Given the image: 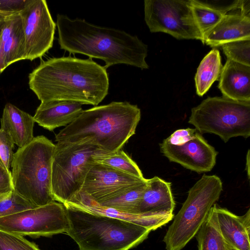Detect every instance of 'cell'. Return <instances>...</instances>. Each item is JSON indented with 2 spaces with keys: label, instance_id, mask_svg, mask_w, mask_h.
Instances as JSON below:
<instances>
[{
  "label": "cell",
  "instance_id": "cell-20",
  "mask_svg": "<svg viewBox=\"0 0 250 250\" xmlns=\"http://www.w3.org/2000/svg\"><path fill=\"white\" fill-rule=\"evenodd\" d=\"M0 123V128L10 136L19 148L27 146L35 137L33 128L35 121L33 116L12 104H5Z\"/></svg>",
  "mask_w": 250,
  "mask_h": 250
},
{
  "label": "cell",
  "instance_id": "cell-36",
  "mask_svg": "<svg viewBox=\"0 0 250 250\" xmlns=\"http://www.w3.org/2000/svg\"><path fill=\"white\" fill-rule=\"evenodd\" d=\"M246 170H247L248 178H250V150H249L246 156Z\"/></svg>",
  "mask_w": 250,
  "mask_h": 250
},
{
  "label": "cell",
  "instance_id": "cell-17",
  "mask_svg": "<svg viewBox=\"0 0 250 250\" xmlns=\"http://www.w3.org/2000/svg\"><path fill=\"white\" fill-rule=\"evenodd\" d=\"M220 233L226 243L238 250H250V219L248 215L237 216L215 204Z\"/></svg>",
  "mask_w": 250,
  "mask_h": 250
},
{
  "label": "cell",
  "instance_id": "cell-35",
  "mask_svg": "<svg viewBox=\"0 0 250 250\" xmlns=\"http://www.w3.org/2000/svg\"><path fill=\"white\" fill-rule=\"evenodd\" d=\"M14 11L0 10V42L1 33L7 17Z\"/></svg>",
  "mask_w": 250,
  "mask_h": 250
},
{
  "label": "cell",
  "instance_id": "cell-29",
  "mask_svg": "<svg viewBox=\"0 0 250 250\" xmlns=\"http://www.w3.org/2000/svg\"><path fill=\"white\" fill-rule=\"evenodd\" d=\"M0 250H41L24 236L0 229Z\"/></svg>",
  "mask_w": 250,
  "mask_h": 250
},
{
  "label": "cell",
  "instance_id": "cell-16",
  "mask_svg": "<svg viewBox=\"0 0 250 250\" xmlns=\"http://www.w3.org/2000/svg\"><path fill=\"white\" fill-rule=\"evenodd\" d=\"M81 104L65 101L41 102L33 117L35 123L49 131L67 126L83 111Z\"/></svg>",
  "mask_w": 250,
  "mask_h": 250
},
{
  "label": "cell",
  "instance_id": "cell-6",
  "mask_svg": "<svg viewBox=\"0 0 250 250\" xmlns=\"http://www.w3.org/2000/svg\"><path fill=\"white\" fill-rule=\"evenodd\" d=\"M222 190L219 177L206 174L189 189L164 237L167 250H181L196 235Z\"/></svg>",
  "mask_w": 250,
  "mask_h": 250
},
{
  "label": "cell",
  "instance_id": "cell-31",
  "mask_svg": "<svg viewBox=\"0 0 250 250\" xmlns=\"http://www.w3.org/2000/svg\"><path fill=\"white\" fill-rule=\"evenodd\" d=\"M200 3L226 15L230 11L239 9L241 0H197Z\"/></svg>",
  "mask_w": 250,
  "mask_h": 250
},
{
  "label": "cell",
  "instance_id": "cell-25",
  "mask_svg": "<svg viewBox=\"0 0 250 250\" xmlns=\"http://www.w3.org/2000/svg\"><path fill=\"white\" fill-rule=\"evenodd\" d=\"M94 159L98 163L141 179L145 178L137 164L122 150L112 153L102 151L95 155Z\"/></svg>",
  "mask_w": 250,
  "mask_h": 250
},
{
  "label": "cell",
  "instance_id": "cell-7",
  "mask_svg": "<svg viewBox=\"0 0 250 250\" xmlns=\"http://www.w3.org/2000/svg\"><path fill=\"white\" fill-rule=\"evenodd\" d=\"M102 150L88 143L58 142L52 163L51 191L55 201L69 202L81 190L94 156Z\"/></svg>",
  "mask_w": 250,
  "mask_h": 250
},
{
  "label": "cell",
  "instance_id": "cell-5",
  "mask_svg": "<svg viewBox=\"0 0 250 250\" xmlns=\"http://www.w3.org/2000/svg\"><path fill=\"white\" fill-rule=\"evenodd\" d=\"M55 147L41 135L14 153L11 166L13 190L37 207L55 201L51 191Z\"/></svg>",
  "mask_w": 250,
  "mask_h": 250
},
{
  "label": "cell",
  "instance_id": "cell-14",
  "mask_svg": "<svg viewBox=\"0 0 250 250\" xmlns=\"http://www.w3.org/2000/svg\"><path fill=\"white\" fill-rule=\"evenodd\" d=\"M26 60L25 41L19 11L6 20L0 42V74L11 64Z\"/></svg>",
  "mask_w": 250,
  "mask_h": 250
},
{
  "label": "cell",
  "instance_id": "cell-37",
  "mask_svg": "<svg viewBox=\"0 0 250 250\" xmlns=\"http://www.w3.org/2000/svg\"><path fill=\"white\" fill-rule=\"evenodd\" d=\"M226 245L228 250H238L227 243H226Z\"/></svg>",
  "mask_w": 250,
  "mask_h": 250
},
{
  "label": "cell",
  "instance_id": "cell-30",
  "mask_svg": "<svg viewBox=\"0 0 250 250\" xmlns=\"http://www.w3.org/2000/svg\"><path fill=\"white\" fill-rule=\"evenodd\" d=\"M14 144L10 136L0 128V162L8 170L11 166Z\"/></svg>",
  "mask_w": 250,
  "mask_h": 250
},
{
  "label": "cell",
  "instance_id": "cell-22",
  "mask_svg": "<svg viewBox=\"0 0 250 250\" xmlns=\"http://www.w3.org/2000/svg\"><path fill=\"white\" fill-rule=\"evenodd\" d=\"M222 68L220 52L213 48L202 59L197 69L194 80L198 96H203L215 81H219Z\"/></svg>",
  "mask_w": 250,
  "mask_h": 250
},
{
  "label": "cell",
  "instance_id": "cell-24",
  "mask_svg": "<svg viewBox=\"0 0 250 250\" xmlns=\"http://www.w3.org/2000/svg\"><path fill=\"white\" fill-rule=\"evenodd\" d=\"M147 180L115 198L100 204H96L101 207L122 212L139 214L138 208L146 187Z\"/></svg>",
  "mask_w": 250,
  "mask_h": 250
},
{
  "label": "cell",
  "instance_id": "cell-33",
  "mask_svg": "<svg viewBox=\"0 0 250 250\" xmlns=\"http://www.w3.org/2000/svg\"><path fill=\"white\" fill-rule=\"evenodd\" d=\"M13 190L11 171L0 162V198L7 195Z\"/></svg>",
  "mask_w": 250,
  "mask_h": 250
},
{
  "label": "cell",
  "instance_id": "cell-21",
  "mask_svg": "<svg viewBox=\"0 0 250 250\" xmlns=\"http://www.w3.org/2000/svg\"><path fill=\"white\" fill-rule=\"evenodd\" d=\"M86 210L133 222L154 230L165 225L174 217L173 214H128L101 207L79 192L69 203Z\"/></svg>",
  "mask_w": 250,
  "mask_h": 250
},
{
  "label": "cell",
  "instance_id": "cell-8",
  "mask_svg": "<svg viewBox=\"0 0 250 250\" xmlns=\"http://www.w3.org/2000/svg\"><path fill=\"white\" fill-rule=\"evenodd\" d=\"M188 122L200 134H214L225 143L237 136L247 138L250 136V101L208 97L191 109Z\"/></svg>",
  "mask_w": 250,
  "mask_h": 250
},
{
  "label": "cell",
  "instance_id": "cell-1",
  "mask_svg": "<svg viewBox=\"0 0 250 250\" xmlns=\"http://www.w3.org/2000/svg\"><path fill=\"white\" fill-rule=\"evenodd\" d=\"M28 78L29 88L41 102L65 101L97 105L109 89L106 68L91 58H50L42 62Z\"/></svg>",
  "mask_w": 250,
  "mask_h": 250
},
{
  "label": "cell",
  "instance_id": "cell-10",
  "mask_svg": "<svg viewBox=\"0 0 250 250\" xmlns=\"http://www.w3.org/2000/svg\"><path fill=\"white\" fill-rule=\"evenodd\" d=\"M68 219L63 204L53 201L0 218V229L37 238L66 232Z\"/></svg>",
  "mask_w": 250,
  "mask_h": 250
},
{
  "label": "cell",
  "instance_id": "cell-26",
  "mask_svg": "<svg viewBox=\"0 0 250 250\" xmlns=\"http://www.w3.org/2000/svg\"><path fill=\"white\" fill-rule=\"evenodd\" d=\"M190 4L193 17L204 44L206 36L225 15L200 3L197 0H190Z\"/></svg>",
  "mask_w": 250,
  "mask_h": 250
},
{
  "label": "cell",
  "instance_id": "cell-13",
  "mask_svg": "<svg viewBox=\"0 0 250 250\" xmlns=\"http://www.w3.org/2000/svg\"><path fill=\"white\" fill-rule=\"evenodd\" d=\"M160 148L170 161L198 173L211 171L215 165L218 154L199 132L194 138L180 146L170 145L163 140Z\"/></svg>",
  "mask_w": 250,
  "mask_h": 250
},
{
  "label": "cell",
  "instance_id": "cell-18",
  "mask_svg": "<svg viewBox=\"0 0 250 250\" xmlns=\"http://www.w3.org/2000/svg\"><path fill=\"white\" fill-rule=\"evenodd\" d=\"M171 186L170 182L158 176L147 179L139 214H172L175 203Z\"/></svg>",
  "mask_w": 250,
  "mask_h": 250
},
{
  "label": "cell",
  "instance_id": "cell-12",
  "mask_svg": "<svg viewBox=\"0 0 250 250\" xmlns=\"http://www.w3.org/2000/svg\"><path fill=\"white\" fill-rule=\"evenodd\" d=\"M146 179L95 162L87 173L80 192L93 202L100 204L120 196Z\"/></svg>",
  "mask_w": 250,
  "mask_h": 250
},
{
  "label": "cell",
  "instance_id": "cell-3",
  "mask_svg": "<svg viewBox=\"0 0 250 250\" xmlns=\"http://www.w3.org/2000/svg\"><path fill=\"white\" fill-rule=\"evenodd\" d=\"M141 110L127 102H112L83 110L56 135V142H88L98 148L115 152L135 133Z\"/></svg>",
  "mask_w": 250,
  "mask_h": 250
},
{
  "label": "cell",
  "instance_id": "cell-23",
  "mask_svg": "<svg viewBox=\"0 0 250 250\" xmlns=\"http://www.w3.org/2000/svg\"><path fill=\"white\" fill-rule=\"evenodd\" d=\"M195 236L198 250H228L218 227L215 204Z\"/></svg>",
  "mask_w": 250,
  "mask_h": 250
},
{
  "label": "cell",
  "instance_id": "cell-19",
  "mask_svg": "<svg viewBox=\"0 0 250 250\" xmlns=\"http://www.w3.org/2000/svg\"><path fill=\"white\" fill-rule=\"evenodd\" d=\"M250 39V18L240 14H226L208 33L204 43L211 47L238 40Z\"/></svg>",
  "mask_w": 250,
  "mask_h": 250
},
{
  "label": "cell",
  "instance_id": "cell-4",
  "mask_svg": "<svg viewBox=\"0 0 250 250\" xmlns=\"http://www.w3.org/2000/svg\"><path fill=\"white\" fill-rule=\"evenodd\" d=\"M66 233L80 250H128L144 241L151 230L133 222L65 203Z\"/></svg>",
  "mask_w": 250,
  "mask_h": 250
},
{
  "label": "cell",
  "instance_id": "cell-27",
  "mask_svg": "<svg viewBox=\"0 0 250 250\" xmlns=\"http://www.w3.org/2000/svg\"><path fill=\"white\" fill-rule=\"evenodd\" d=\"M221 46L227 59L250 66V39L235 41Z\"/></svg>",
  "mask_w": 250,
  "mask_h": 250
},
{
  "label": "cell",
  "instance_id": "cell-2",
  "mask_svg": "<svg viewBox=\"0 0 250 250\" xmlns=\"http://www.w3.org/2000/svg\"><path fill=\"white\" fill-rule=\"evenodd\" d=\"M56 24L60 48L70 53L102 60L105 68L117 64L149 67L146 61L147 46L136 36L61 14L57 15Z\"/></svg>",
  "mask_w": 250,
  "mask_h": 250
},
{
  "label": "cell",
  "instance_id": "cell-15",
  "mask_svg": "<svg viewBox=\"0 0 250 250\" xmlns=\"http://www.w3.org/2000/svg\"><path fill=\"white\" fill-rule=\"evenodd\" d=\"M219 82L218 88L223 97L238 101H250V66L227 59Z\"/></svg>",
  "mask_w": 250,
  "mask_h": 250
},
{
  "label": "cell",
  "instance_id": "cell-11",
  "mask_svg": "<svg viewBox=\"0 0 250 250\" xmlns=\"http://www.w3.org/2000/svg\"><path fill=\"white\" fill-rule=\"evenodd\" d=\"M25 41L26 60L41 58L52 48L56 24L46 0H27L19 11Z\"/></svg>",
  "mask_w": 250,
  "mask_h": 250
},
{
  "label": "cell",
  "instance_id": "cell-9",
  "mask_svg": "<svg viewBox=\"0 0 250 250\" xmlns=\"http://www.w3.org/2000/svg\"><path fill=\"white\" fill-rule=\"evenodd\" d=\"M145 21L152 33L164 32L178 40L202 41L190 0H146Z\"/></svg>",
  "mask_w": 250,
  "mask_h": 250
},
{
  "label": "cell",
  "instance_id": "cell-32",
  "mask_svg": "<svg viewBox=\"0 0 250 250\" xmlns=\"http://www.w3.org/2000/svg\"><path fill=\"white\" fill-rule=\"evenodd\" d=\"M198 132L195 128L178 129L164 140L169 144L180 146L194 138Z\"/></svg>",
  "mask_w": 250,
  "mask_h": 250
},
{
  "label": "cell",
  "instance_id": "cell-34",
  "mask_svg": "<svg viewBox=\"0 0 250 250\" xmlns=\"http://www.w3.org/2000/svg\"><path fill=\"white\" fill-rule=\"evenodd\" d=\"M240 14L250 18V0H241Z\"/></svg>",
  "mask_w": 250,
  "mask_h": 250
},
{
  "label": "cell",
  "instance_id": "cell-28",
  "mask_svg": "<svg viewBox=\"0 0 250 250\" xmlns=\"http://www.w3.org/2000/svg\"><path fill=\"white\" fill-rule=\"evenodd\" d=\"M36 207H37L13 190L0 198V218Z\"/></svg>",
  "mask_w": 250,
  "mask_h": 250
}]
</instances>
